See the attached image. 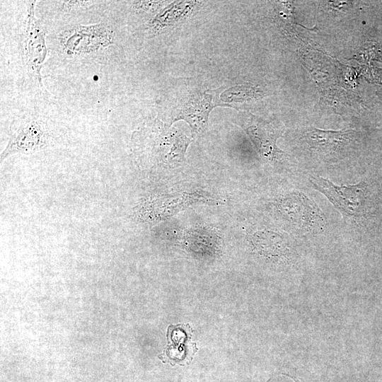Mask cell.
<instances>
[{
    "label": "cell",
    "instance_id": "cell-5",
    "mask_svg": "<svg viewBox=\"0 0 382 382\" xmlns=\"http://www.w3.org/2000/svg\"><path fill=\"white\" fill-rule=\"evenodd\" d=\"M242 126L262 156L271 161L282 158L283 152L276 146V140L281 133L279 129L253 117L248 118Z\"/></svg>",
    "mask_w": 382,
    "mask_h": 382
},
{
    "label": "cell",
    "instance_id": "cell-2",
    "mask_svg": "<svg viewBox=\"0 0 382 382\" xmlns=\"http://www.w3.org/2000/svg\"><path fill=\"white\" fill-rule=\"evenodd\" d=\"M313 187L325 195L342 214L357 215L361 212L365 199V184L350 186H337L322 177H311Z\"/></svg>",
    "mask_w": 382,
    "mask_h": 382
},
{
    "label": "cell",
    "instance_id": "cell-6",
    "mask_svg": "<svg viewBox=\"0 0 382 382\" xmlns=\"http://www.w3.org/2000/svg\"><path fill=\"white\" fill-rule=\"evenodd\" d=\"M311 149L326 156L341 153L351 142V131H325L311 128L303 134Z\"/></svg>",
    "mask_w": 382,
    "mask_h": 382
},
{
    "label": "cell",
    "instance_id": "cell-9",
    "mask_svg": "<svg viewBox=\"0 0 382 382\" xmlns=\"http://www.w3.org/2000/svg\"><path fill=\"white\" fill-rule=\"evenodd\" d=\"M282 374L286 376H288L290 378H291L294 382H303L299 378H298L297 376L293 375V374H287V373H282Z\"/></svg>",
    "mask_w": 382,
    "mask_h": 382
},
{
    "label": "cell",
    "instance_id": "cell-7",
    "mask_svg": "<svg viewBox=\"0 0 382 382\" xmlns=\"http://www.w3.org/2000/svg\"><path fill=\"white\" fill-rule=\"evenodd\" d=\"M227 92H229V93H226L224 96L225 97L231 96V97L224 99L228 101L247 100V98L256 97V95L258 93V91L254 87L247 86L235 87L231 90L229 89Z\"/></svg>",
    "mask_w": 382,
    "mask_h": 382
},
{
    "label": "cell",
    "instance_id": "cell-8",
    "mask_svg": "<svg viewBox=\"0 0 382 382\" xmlns=\"http://www.w3.org/2000/svg\"><path fill=\"white\" fill-rule=\"evenodd\" d=\"M93 1H64V6L66 8H72L77 6H85L93 4Z\"/></svg>",
    "mask_w": 382,
    "mask_h": 382
},
{
    "label": "cell",
    "instance_id": "cell-1",
    "mask_svg": "<svg viewBox=\"0 0 382 382\" xmlns=\"http://www.w3.org/2000/svg\"><path fill=\"white\" fill-rule=\"evenodd\" d=\"M34 2L28 4L24 32L23 51L27 71L37 87L45 91L40 70L47 55L45 33L34 14Z\"/></svg>",
    "mask_w": 382,
    "mask_h": 382
},
{
    "label": "cell",
    "instance_id": "cell-3",
    "mask_svg": "<svg viewBox=\"0 0 382 382\" xmlns=\"http://www.w3.org/2000/svg\"><path fill=\"white\" fill-rule=\"evenodd\" d=\"M113 39L112 32L104 25L79 26L64 32L61 42L69 54L96 51L109 45Z\"/></svg>",
    "mask_w": 382,
    "mask_h": 382
},
{
    "label": "cell",
    "instance_id": "cell-4",
    "mask_svg": "<svg viewBox=\"0 0 382 382\" xmlns=\"http://www.w3.org/2000/svg\"><path fill=\"white\" fill-rule=\"evenodd\" d=\"M14 124V122L13 123ZM11 137L7 147L1 154V161L16 153H31L41 149L46 144V134L38 122L25 120L11 127Z\"/></svg>",
    "mask_w": 382,
    "mask_h": 382
}]
</instances>
